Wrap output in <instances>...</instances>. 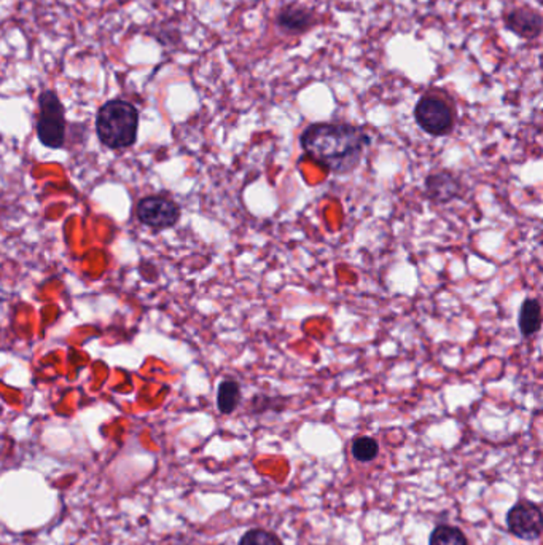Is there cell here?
Masks as SVG:
<instances>
[{
	"mask_svg": "<svg viewBox=\"0 0 543 545\" xmlns=\"http://www.w3.org/2000/svg\"><path fill=\"white\" fill-rule=\"evenodd\" d=\"M425 197L437 205H445L461 195L462 185L449 171H438L425 177Z\"/></svg>",
	"mask_w": 543,
	"mask_h": 545,
	"instance_id": "8",
	"label": "cell"
},
{
	"mask_svg": "<svg viewBox=\"0 0 543 545\" xmlns=\"http://www.w3.org/2000/svg\"><path fill=\"white\" fill-rule=\"evenodd\" d=\"M507 526L513 536L518 539L536 541L540 538L543 528L540 507L528 501L515 504L507 514Z\"/></svg>",
	"mask_w": 543,
	"mask_h": 545,
	"instance_id": "6",
	"label": "cell"
},
{
	"mask_svg": "<svg viewBox=\"0 0 543 545\" xmlns=\"http://www.w3.org/2000/svg\"><path fill=\"white\" fill-rule=\"evenodd\" d=\"M429 545H467V538L459 528L440 525L432 531Z\"/></svg>",
	"mask_w": 543,
	"mask_h": 545,
	"instance_id": "12",
	"label": "cell"
},
{
	"mask_svg": "<svg viewBox=\"0 0 543 545\" xmlns=\"http://www.w3.org/2000/svg\"><path fill=\"white\" fill-rule=\"evenodd\" d=\"M542 16L532 8H515L504 15V26L521 39H537L542 34Z\"/></svg>",
	"mask_w": 543,
	"mask_h": 545,
	"instance_id": "7",
	"label": "cell"
},
{
	"mask_svg": "<svg viewBox=\"0 0 543 545\" xmlns=\"http://www.w3.org/2000/svg\"><path fill=\"white\" fill-rule=\"evenodd\" d=\"M351 453H353V458L359 463H370L373 459H376L379 453V445L373 437H359L353 442L351 447Z\"/></svg>",
	"mask_w": 543,
	"mask_h": 545,
	"instance_id": "13",
	"label": "cell"
},
{
	"mask_svg": "<svg viewBox=\"0 0 543 545\" xmlns=\"http://www.w3.org/2000/svg\"><path fill=\"white\" fill-rule=\"evenodd\" d=\"M275 26L289 35H299L314 26V15L299 5L283 7L275 18Z\"/></svg>",
	"mask_w": 543,
	"mask_h": 545,
	"instance_id": "9",
	"label": "cell"
},
{
	"mask_svg": "<svg viewBox=\"0 0 543 545\" xmlns=\"http://www.w3.org/2000/svg\"><path fill=\"white\" fill-rule=\"evenodd\" d=\"M415 120L417 127L427 135L441 137L454 129L456 113L453 104L438 93H425L415 105Z\"/></svg>",
	"mask_w": 543,
	"mask_h": 545,
	"instance_id": "3",
	"label": "cell"
},
{
	"mask_svg": "<svg viewBox=\"0 0 543 545\" xmlns=\"http://www.w3.org/2000/svg\"><path fill=\"white\" fill-rule=\"evenodd\" d=\"M239 545H283L281 539L265 530H251L239 541Z\"/></svg>",
	"mask_w": 543,
	"mask_h": 545,
	"instance_id": "14",
	"label": "cell"
},
{
	"mask_svg": "<svg viewBox=\"0 0 543 545\" xmlns=\"http://www.w3.org/2000/svg\"><path fill=\"white\" fill-rule=\"evenodd\" d=\"M243 399V389L237 379H221L217 389V407L223 415H231Z\"/></svg>",
	"mask_w": 543,
	"mask_h": 545,
	"instance_id": "11",
	"label": "cell"
},
{
	"mask_svg": "<svg viewBox=\"0 0 543 545\" xmlns=\"http://www.w3.org/2000/svg\"><path fill=\"white\" fill-rule=\"evenodd\" d=\"M371 137L351 123H313L299 136L301 151L317 167L333 175H349L361 167Z\"/></svg>",
	"mask_w": 543,
	"mask_h": 545,
	"instance_id": "1",
	"label": "cell"
},
{
	"mask_svg": "<svg viewBox=\"0 0 543 545\" xmlns=\"http://www.w3.org/2000/svg\"><path fill=\"white\" fill-rule=\"evenodd\" d=\"M520 332L524 339L534 337L542 327V305L537 299H526L521 305L518 315Z\"/></svg>",
	"mask_w": 543,
	"mask_h": 545,
	"instance_id": "10",
	"label": "cell"
},
{
	"mask_svg": "<svg viewBox=\"0 0 543 545\" xmlns=\"http://www.w3.org/2000/svg\"><path fill=\"white\" fill-rule=\"evenodd\" d=\"M37 136L48 149H61L66 141V111L55 91H43L39 97Z\"/></svg>",
	"mask_w": 543,
	"mask_h": 545,
	"instance_id": "4",
	"label": "cell"
},
{
	"mask_svg": "<svg viewBox=\"0 0 543 545\" xmlns=\"http://www.w3.org/2000/svg\"><path fill=\"white\" fill-rule=\"evenodd\" d=\"M139 112L123 99H112L97 112L96 131L99 141L109 149H127L137 139Z\"/></svg>",
	"mask_w": 543,
	"mask_h": 545,
	"instance_id": "2",
	"label": "cell"
},
{
	"mask_svg": "<svg viewBox=\"0 0 543 545\" xmlns=\"http://www.w3.org/2000/svg\"><path fill=\"white\" fill-rule=\"evenodd\" d=\"M139 221L150 229H169L174 227L181 217V207L171 198L147 197L137 205Z\"/></svg>",
	"mask_w": 543,
	"mask_h": 545,
	"instance_id": "5",
	"label": "cell"
}]
</instances>
